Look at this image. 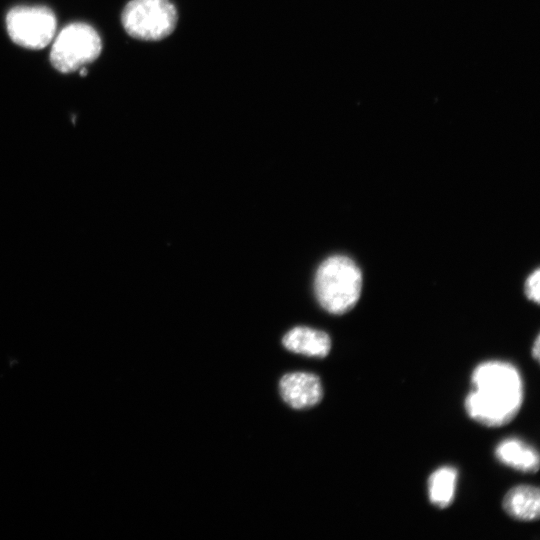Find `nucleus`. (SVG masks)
I'll return each instance as SVG.
<instances>
[{
    "label": "nucleus",
    "mask_w": 540,
    "mask_h": 540,
    "mask_svg": "<svg viewBox=\"0 0 540 540\" xmlns=\"http://www.w3.org/2000/svg\"><path fill=\"white\" fill-rule=\"evenodd\" d=\"M283 345L291 352L310 357H325L331 349L330 337L309 327H295L283 337Z\"/></svg>",
    "instance_id": "nucleus-7"
},
{
    "label": "nucleus",
    "mask_w": 540,
    "mask_h": 540,
    "mask_svg": "<svg viewBox=\"0 0 540 540\" xmlns=\"http://www.w3.org/2000/svg\"><path fill=\"white\" fill-rule=\"evenodd\" d=\"M532 354H533V357L536 360H539V357H540V338H539V336L536 338V340H535V342L533 344Z\"/></svg>",
    "instance_id": "nucleus-12"
},
{
    "label": "nucleus",
    "mask_w": 540,
    "mask_h": 540,
    "mask_svg": "<svg viewBox=\"0 0 540 540\" xmlns=\"http://www.w3.org/2000/svg\"><path fill=\"white\" fill-rule=\"evenodd\" d=\"M525 294L526 296L539 303L540 300V271L536 269L532 272L525 281Z\"/></svg>",
    "instance_id": "nucleus-11"
},
{
    "label": "nucleus",
    "mask_w": 540,
    "mask_h": 540,
    "mask_svg": "<svg viewBox=\"0 0 540 540\" xmlns=\"http://www.w3.org/2000/svg\"><path fill=\"white\" fill-rule=\"evenodd\" d=\"M177 19L176 8L169 0H131L121 15L125 31L143 41L167 37L175 29Z\"/></svg>",
    "instance_id": "nucleus-4"
},
{
    "label": "nucleus",
    "mask_w": 540,
    "mask_h": 540,
    "mask_svg": "<svg viewBox=\"0 0 540 540\" xmlns=\"http://www.w3.org/2000/svg\"><path fill=\"white\" fill-rule=\"evenodd\" d=\"M283 400L295 409H305L320 402L323 388L320 379L306 372H294L284 375L279 383Z\"/></svg>",
    "instance_id": "nucleus-6"
},
{
    "label": "nucleus",
    "mask_w": 540,
    "mask_h": 540,
    "mask_svg": "<svg viewBox=\"0 0 540 540\" xmlns=\"http://www.w3.org/2000/svg\"><path fill=\"white\" fill-rule=\"evenodd\" d=\"M458 472L453 467H441L434 471L428 479L430 502L438 508H447L453 502Z\"/></svg>",
    "instance_id": "nucleus-10"
},
{
    "label": "nucleus",
    "mask_w": 540,
    "mask_h": 540,
    "mask_svg": "<svg viewBox=\"0 0 540 540\" xmlns=\"http://www.w3.org/2000/svg\"><path fill=\"white\" fill-rule=\"evenodd\" d=\"M506 513L520 521H533L540 515V493L533 486L521 485L511 489L503 500Z\"/></svg>",
    "instance_id": "nucleus-9"
},
{
    "label": "nucleus",
    "mask_w": 540,
    "mask_h": 540,
    "mask_svg": "<svg viewBox=\"0 0 540 540\" xmlns=\"http://www.w3.org/2000/svg\"><path fill=\"white\" fill-rule=\"evenodd\" d=\"M496 458L513 469L534 473L539 469V455L530 445L517 438H508L495 449Z\"/></svg>",
    "instance_id": "nucleus-8"
},
{
    "label": "nucleus",
    "mask_w": 540,
    "mask_h": 540,
    "mask_svg": "<svg viewBox=\"0 0 540 540\" xmlns=\"http://www.w3.org/2000/svg\"><path fill=\"white\" fill-rule=\"evenodd\" d=\"M101 51L98 32L89 24L74 22L54 37L50 62L57 71L71 73L96 60Z\"/></svg>",
    "instance_id": "nucleus-3"
},
{
    "label": "nucleus",
    "mask_w": 540,
    "mask_h": 540,
    "mask_svg": "<svg viewBox=\"0 0 540 540\" xmlns=\"http://www.w3.org/2000/svg\"><path fill=\"white\" fill-rule=\"evenodd\" d=\"M57 19L46 6H16L6 15V29L10 39L17 45L40 50L54 39Z\"/></svg>",
    "instance_id": "nucleus-5"
},
{
    "label": "nucleus",
    "mask_w": 540,
    "mask_h": 540,
    "mask_svg": "<svg viewBox=\"0 0 540 540\" xmlns=\"http://www.w3.org/2000/svg\"><path fill=\"white\" fill-rule=\"evenodd\" d=\"M472 390L465 399L470 418L488 426L509 423L523 403V382L517 368L502 361L478 365L471 376Z\"/></svg>",
    "instance_id": "nucleus-1"
},
{
    "label": "nucleus",
    "mask_w": 540,
    "mask_h": 540,
    "mask_svg": "<svg viewBox=\"0 0 540 540\" xmlns=\"http://www.w3.org/2000/svg\"><path fill=\"white\" fill-rule=\"evenodd\" d=\"M80 76L84 77L87 74V69L85 67H82L79 69Z\"/></svg>",
    "instance_id": "nucleus-13"
},
{
    "label": "nucleus",
    "mask_w": 540,
    "mask_h": 540,
    "mask_svg": "<svg viewBox=\"0 0 540 540\" xmlns=\"http://www.w3.org/2000/svg\"><path fill=\"white\" fill-rule=\"evenodd\" d=\"M314 285L321 307L332 314H343L353 308L360 297L362 274L350 258L335 255L318 267Z\"/></svg>",
    "instance_id": "nucleus-2"
}]
</instances>
